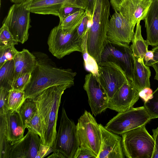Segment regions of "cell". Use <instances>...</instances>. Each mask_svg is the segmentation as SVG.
<instances>
[{"mask_svg": "<svg viewBox=\"0 0 158 158\" xmlns=\"http://www.w3.org/2000/svg\"><path fill=\"white\" fill-rule=\"evenodd\" d=\"M36 58V64L30 81L23 91L25 99L32 98L40 92L55 85L74 84L75 72L70 69L57 67L45 53L39 52L33 53Z\"/></svg>", "mask_w": 158, "mask_h": 158, "instance_id": "obj_1", "label": "cell"}, {"mask_svg": "<svg viewBox=\"0 0 158 158\" xmlns=\"http://www.w3.org/2000/svg\"><path fill=\"white\" fill-rule=\"evenodd\" d=\"M73 85H54L44 89L32 98L35 102L42 127V144L52 147L56 139L58 113L64 91Z\"/></svg>", "mask_w": 158, "mask_h": 158, "instance_id": "obj_2", "label": "cell"}, {"mask_svg": "<svg viewBox=\"0 0 158 158\" xmlns=\"http://www.w3.org/2000/svg\"><path fill=\"white\" fill-rule=\"evenodd\" d=\"M109 0H95L87 41L89 54L100 62L102 53L108 41L107 31L110 21Z\"/></svg>", "mask_w": 158, "mask_h": 158, "instance_id": "obj_3", "label": "cell"}, {"mask_svg": "<svg viewBox=\"0 0 158 158\" xmlns=\"http://www.w3.org/2000/svg\"><path fill=\"white\" fill-rule=\"evenodd\" d=\"M124 155L128 158H152L155 141L146 130L145 125L121 135Z\"/></svg>", "mask_w": 158, "mask_h": 158, "instance_id": "obj_4", "label": "cell"}, {"mask_svg": "<svg viewBox=\"0 0 158 158\" xmlns=\"http://www.w3.org/2000/svg\"><path fill=\"white\" fill-rule=\"evenodd\" d=\"M77 27L64 28L58 25L51 30L47 43L54 56L60 59L75 52H81L83 38L78 35Z\"/></svg>", "mask_w": 158, "mask_h": 158, "instance_id": "obj_5", "label": "cell"}, {"mask_svg": "<svg viewBox=\"0 0 158 158\" xmlns=\"http://www.w3.org/2000/svg\"><path fill=\"white\" fill-rule=\"evenodd\" d=\"M80 147L77 125L70 119L65 109L62 108L60 124L52 148L67 158H75Z\"/></svg>", "mask_w": 158, "mask_h": 158, "instance_id": "obj_6", "label": "cell"}, {"mask_svg": "<svg viewBox=\"0 0 158 158\" xmlns=\"http://www.w3.org/2000/svg\"><path fill=\"white\" fill-rule=\"evenodd\" d=\"M152 119L144 106L132 107L118 113L110 120L105 127L117 135H122L130 130L146 124Z\"/></svg>", "mask_w": 158, "mask_h": 158, "instance_id": "obj_7", "label": "cell"}, {"mask_svg": "<svg viewBox=\"0 0 158 158\" xmlns=\"http://www.w3.org/2000/svg\"><path fill=\"white\" fill-rule=\"evenodd\" d=\"M77 126L80 147L90 150L97 157L101 142L99 124L92 115L85 110L78 119Z\"/></svg>", "mask_w": 158, "mask_h": 158, "instance_id": "obj_8", "label": "cell"}, {"mask_svg": "<svg viewBox=\"0 0 158 158\" xmlns=\"http://www.w3.org/2000/svg\"><path fill=\"white\" fill-rule=\"evenodd\" d=\"M31 12L23 2L14 3L10 8L2 22L8 28L14 39L23 44L28 40V31L31 27Z\"/></svg>", "mask_w": 158, "mask_h": 158, "instance_id": "obj_9", "label": "cell"}, {"mask_svg": "<svg viewBox=\"0 0 158 158\" xmlns=\"http://www.w3.org/2000/svg\"><path fill=\"white\" fill-rule=\"evenodd\" d=\"M110 62L118 64L132 81L134 66L133 54L129 45H120L108 41L105 45L100 62Z\"/></svg>", "mask_w": 158, "mask_h": 158, "instance_id": "obj_10", "label": "cell"}, {"mask_svg": "<svg viewBox=\"0 0 158 158\" xmlns=\"http://www.w3.org/2000/svg\"><path fill=\"white\" fill-rule=\"evenodd\" d=\"M98 67V80L110 98L129 80L121 68L114 63L100 62Z\"/></svg>", "mask_w": 158, "mask_h": 158, "instance_id": "obj_11", "label": "cell"}, {"mask_svg": "<svg viewBox=\"0 0 158 158\" xmlns=\"http://www.w3.org/2000/svg\"><path fill=\"white\" fill-rule=\"evenodd\" d=\"M83 88L88 97L92 114L96 116L107 108L109 98L99 81L97 76L90 72L86 75Z\"/></svg>", "mask_w": 158, "mask_h": 158, "instance_id": "obj_12", "label": "cell"}, {"mask_svg": "<svg viewBox=\"0 0 158 158\" xmlns=\"http://www.w3.org/2000/svg\"><path fill=\"white\" fill-rule=\"evenodd\" d=\"M23 4L31 13L58 16L62 7L73 6L85 10L87 5L86 0H27Z\"/></svg>", "mask_w": 158, "mask_h": 158, "instance_id": "obj_13", "label": "cell"}, {"mask_svg": "<svg viewBox=\"0 0 158 158\" xmlns=\"http://www.w3.org/2000/svg\"><path fill=\"white\" fill-rule=\"evenodd\" d=\"M134 29L118 12L115 11L108 25V41L118 45H129L135 33Z\"/></svg>", "mask_w": 158, "mask_h": 158, "instance_id": "obj_14", "label": "cell"}, {"mask_svg": "<svg viewBox=\"0 0 158 158\" xmlns=\"http://www.w3.org/2000/svg\"><path fill=\"white\" fill-rule=\"evenodd\" d=\"M28 130L23 138L11 143L8 158H38L42 143L40 138Z\"/></svg>", "mask_w": 158, "mask_h": 158, "instance_id": "obj_15", "label": "cell"}, {"mask_svg": "<svg viewBox=\"0 0 158 158\" xmlns=\"http://www.w3.org/2000/svg\"><path fill=\"white\" fill-rule=\"evenodd\" d=\"M139 92L132 81L128 80L109 99L108 108L118 113L129 110L138 100Z\"/></svg>", "mask_w": 158, "mask_h": 158, "instance_id": "obj_16", "label": "cell"}, {"mask_svg": "<svg viewBox=\"0 0 158 158\" xmlns=\"http://www.w3.org/2000/svg\"><path fill=\"white\" fill-rule=\"evenodd\" d=\"M152 0H124L118 12L132 27L144 20Z\"/></svg>", "mask_w": 158, "mask_h": 158, "instance_id": "obj_17", "label": "cell"}, {"mask_svg": "<svg viewBox=\"0 0 158 158\" xmlns=\"http://www.w3.org/2000/svg\"><path fill=\"white\" fill-rule=\"evenodd\" d=\"M101 133V142L97 158H123L122 138L99 124Z\"/></svg>", "mask_w": 158, "mask_h": 158, "instance_id": "obj_18", "label": "cell"}, {"mask_svg": "<svg viewBox=\"0 0 158 158\" xmlns=\"http://www.w3.org/2000/svg\"><path fill=\"white\" fill-rule=\"evenodd\" d=\"M149 45L153 47L158 45V0H152L144 19Z\"/></svg>", "mask_w": 158, "mask_h": 158, "instance_id": "obj_19", "label": "cell"}, {"mask_svg": "<svg viewBox=\"0 0 158 158\" xmlns=\"http://www.w3.org/2000/svg\"><path fill=\"white\" fill-rule=\"evenodd\" d=\"M133 56L134 66L132 82L139 92L144 88H150L151 72L149 67L145 65L143 59Z\"/></svg>", "mask_w": 158, "mask_h": 158, "instance_id": "obj_20", "label": "cell"}, {"mask_svg": "<svg viewBox=\"0 0 158 158\" xmlns=\"http://www.w3.org/2000/svg\"><path fill=\"white\" fill-rule=\"evenodd\" d=\"M5 116L8 141L12 143L23 138L25 128L18 113L8 110Z\"/></svg>", "mask_w": 158, "mask_h": 158, "instance_id": "obj_21", "label": "cell"}, {"mask_svg": "<svg viewBox=\"0 0 158 158\" xmlns=\"http://www.w3.org/2000/svg\"><path fill=\"white\" fill-rule=\"evenodd\" d=\"M13 60L15 71L14 81L22 74L31 73L36 64L35 56L25 48L18 51Z\"/></svg>", "mask_w": 158, "mask_h": 158, "instance_id": "obj_22", "label": "cell"}, {"mask_svg": "<svg viewBox=\"0 0 158 158\" xmlns=\"http://www.w3.org/2000/svg\"><path fill=\"white\" fill-rule=\"evenodd\" d=\"M131 42L130 47L133 56L143 59L145 53L148 51L149 45L142 36L140 22L136 24V30Z\"/></svg>", "mask_w": 158, "mask_h": 158, "instance_id": "obj_23", "label": "cell"}, {"mask_svg": "<svg viewBox=\"0 0 158 158\" xmlns=\"http://www.w3.org/2000/svg\"><path fill=\"white\" fill-rule=\"evenodd\" d=\"M15 72L13 60L7 61L0 67V87L9 90L12 89Z\"/></svg>", "mask_w": 158, "mask_h": 158, "instance_id": "obj_24", "label": "cell"}, {"mask_svg": "<svg viewBox=\"0 0 158 158\" xmlns=\"http://www.w3.org/2000/svg\"><path fill=\"white\" fill-rule=\"evenodd\" d=\"M38 111L35 102L33 99H25L20 106L18 113L26 128L30 120Z\"/></svg>", "mask_w": 158, "mask_h": 158, "instance_id": "obj_25", "label": "cell"}, {"mask_svg": "<svg viewBox=\"0 0 158 158\" xmlns=\"http://www.w3.org/2000/svg\"><path fill=\"white\" fill-rule=\"evenodd\" d=\"M90 24H88L87 27L83 37L81 44L82 54L86 69L97 76L98 74V64L88 53L87 49V41Z\"/></svg>", "mask_w": 158, "mask_h": 158, "instance_id": "obj_26", "label": "cell"}, {"mask_svg": "<svg viewBox=\"0 0 158 158\" xmlns=\"http://www.w3.org/2000/svg\"><path fill=\"white\" fill-rule=\"evenodd\" d=\"M11 146L6 134L5 115H0V158H8Z\"/></svg>", "mask_w": 158, "mask_h": 158, "instance_id": "obj_27", "label": "cell"}, {"mask_svg": "<svg viewBox=\"0 0 158 158\" xmlns=\"http://www.w3.org/2000/svg\"><path fill=\"white\" fill-rule=\"evenodd\" d=\"M25 99L24 91L13 89L9 91L7 106L8 110L18 112L19 110Z\"/></svg>", "mask_w": 158, "mask_h": 158, "instance_id": "obj_28", "label": "cell"}, {"mask_svg": "<svg viewBox=\"0 0 158 158\" xmlns=\"http://www.w3.org/2000/svg\"><path fill=\"white\" fill-rule=\"evenodd\" d=\"M85 10L77 11L65 18L59 25L64 28L77 27L81 22L85 13Z\"/></svg>", "mask_w": 158, "mask_h": 158, "instance_id": "obj_29", "label": "cell"}, {"mask_svg": "<svg viewBox=\"0 0 158 158\" xmlns=\"http://www.w3.org/2000/svg\"><path fill=\"white\" fill-rule=\"evenodd\" d=\"M143 106L152 119L158 118V87L153 92L152 98L144 102Z\"/></svg>", "mask_w": 158, "mask_h": 158, "instance_id": "obj_30", "label": "cell"}, {"mask_svg": "<svg viewBox=\"0 0 158 158\" xmlns=\"http://www.w3.org/2000/svg\"><path fill=\"white\" fill-rule=\"evenodd\" d=\"M18 52L13 44L0 47V67L7 61L13 60Z\"/></svg>", "mask_w": 158, "mask_h": 158, "instance_id": "obj_31", "label": "cell"}, {"mask_svg": "<svg viewBox=\"0 0 158 158\" xmlns=\"http://www.w3.org/2000/svg\"><path fill=\"white\" fill-rule=\"evenodd\" d=\"M10 31L8 27L2 24L0 29V47H4L13 44H18Z\"/></svg>", "mask_w": 158, "mask_h": 158, "instance_id": "obj_32", "label": "cell"}, {"mask_svg": "<svg viewBox=\"0 0 158 158\" xmlns=\"http://www.w3.org/2000/svg\"><path fill=\"white\" fill-rule=\"evenodd\" d=\"M26 128L37 134L40 136L41 141L42 140L43 135L42 124L38 111L30 120Z\"/></svg>", "mask_w": 158, "mask_h": 158, "instance_id": "obj_33", "label": "cell"}, {"mask_svg": "<svg viewBox=\"0 0 158 158\" xmlns=\"http://www.w3.org/2000/svg\"><path fill=\"white\" fill-rule=\"evenodd\" d=\"M31 73H25L18 77L13 82L12 89L23 91L30 81Z\"/></svg>", "mask_w": 158, "mask_h": 158, "instance_id": "obj_34", "label": "cell"}, {"mask_svg": "<svg viewBox=\"0 0 158 158\" xmlns=\"http://www.w3.org/2000/svg\"><path fill=\"white\" fill-rule=\"evenodd\" d=\"M9 91L3 87H0V115H5L8 112L7 102Z\"/></svg>", "mask_w": 158, "mask_h": 158, "instance_id": "obj_35", "label": "cell"}, {"mask_svg": "<svg viewBox=\"0 0 158 158\" xmlns=\"http://www.w3.org/2000/svg\"><path fill=\"white\" fill-rule=\"evenodd\" d=\"M81 8L73 6H65L61 8L58 12V16L60 19L59 23L65 18L73 13L82 10Z\"/></svg>", "mask_w": 158, "mask_h": 158, "instance_id": "obj_36", "label": "cell"}, {"mask_svg": "<svg viewBox=\"0 0 158 158\" xmlns=\"http://www.w3.org/2000/svg\"><path fill=\"white\" fill-rule=\"evenodd\" d=\"M89 17H91L85 10L81 22L77 27L78 34L81 38H83L87 29Z\"/></svg>", "mask_w": 158, "mask_h": 158, "instance_id": "obj_37", "label": "cell"}, {"mask_svg": "<svg viewBox=\"0 0 158 158\" xmlns=\"http://www.w3.org/2000/svg\"><path fill=\"white\" fill-rule=\"evenodd\" d=\"M97 158V156L91 151L80 147L75 158Z\"/></svg>", "mask_w": 158, "mask_h": 158, "instance_id": "obj_38", "label": "cell"}, {"mask_svg": "<svg viewBox=\"0 0 158 158\" xmlns=\"http://www.w3.org/2000/svg\"><path fill=\"white\" fill-rule=\"evenodd\" d=\"M153 91L150 88H143L139 92V97L146 102L152 97Z\"/></svg>", "mask_w": 158, "mask_h": 158, "instance_id": "obj_39", "label": "cell"}, {"mask_svg": "<svg viewBox=\"0 0 158 158\" xmlns=\"http://www.w3.org/2000/svg\"><path fill=\"white\" fill-rule=\"evenodd\" d=\"M155 141L154 151L152 158H158V127L152 130Z\"/></svg>", "mask_w": 158, "mask_h": 158, "instance_id": "obj_40", "label": "cell"}, {"mask_svg": "<svg viewBox=\"0 0 158 158\" xmlns=\"http://www.w3.org/2000/svg\"><path fill=\"white\" fill-rule=\"evenodd\" d=\"M52 152H53L52 147L41 143L38 158H44Z\"/></svg>", "mask_w": 158, "mask_h": 158, "instance_id": "obj_41", "label": "cell"}, {"mask_svg": "<svg viewBox=\"0 0 158 158\" xmlns=\"http://www.w3.org/2000/svg\"><path fill=\"white\" fill-rule=\"evenodd\" d=\"M154 58V51L152 50H148L145 53L143 59L145 64H147L149 62L152 61L153 60Z\"/></svg>", "mask_w": 158, "mask_h": 158, "instance_id": "obj_42", "label": "cell"}, {"mask_svg": "<svg viewBox=\"0 0 158 158\" xmlns=\"http://www.w3.org/2000/svg\"><path fill=\"white\" fill-rule=\"evenodd\" d=\"M95 0H86V8L85 10L91 17L93 11Z\"/></svg>", "mask_w": 158, "mask_h": 158, "instance_id": "obj_43", "label": "cell"}, {"mask_svg": "<svg viewBox=\"0 0 158 158\" xmlns=\"http://www.w3.org/2000/svg\"><path fill=\"white\" fill-rule=\"evenodd\" d=\"M124 0H110V3L115 11L118 12L120 6Z\"/></svg>", "mask_w": 158, "mask_h": 158, "instance_id": "obj_44", "label": "cell"}, {"mask_svg": "<svg viewBox=\"0 0 158 158\" xmlns=\"http://www.w3.org/2000/svg\"><path fill=\"white\" fill-rule=\"evenodd\" d=\"M145 65L148 66H151L153 68L155 72V75L154 78L158 81V61L145 64Z\"/></svg>", "mask_w": 158, "mask_h": 158, "instance_id": "obj_45", "label": "cell"}, {"mask_svg": "<svg viewBox=\"0 0 158 158\" xmlns=\"http://www.w3.org/2000/svg\"><path fill=\"white\" fill-rule=\"evenodd\" d=\"M152 50L154 51V58L153 60L152 61L148 62L147 64L158 61V45L156 46L153 47L152 49Z\"/></svg>", "mask_w": 158, "mask_h": 158, "instance_id": "obj_46", "label": "cell"}, {"mask_svg": "<svg viewBox=\"0 0 158 158\" xmlns=\"http://www.w3.org/2000/svg\"><path fill=\"white\" fill-rule=\"evenodd\" d=\"M47 158H66V157L62 153L60 152L57 151L53 152V153Z\"/></svg>", "mask_w": 158, "mask_h": 158, "instance_id": "obj_47", "label": "cell"}, {"mask_svg": "<svg viewBox=\"0 0 158 158\" xmlns=\"http://www.w3.org/2000/svg\"><path fill=\"white\" fill-rule=\"evenodd\" d=\"M10 1L14 3H19L26 1L27 0H10Z\"/></svg>", "mask_w": 158, "mask_h": 158, "instance_id": "obj_48", "label": "cell"}]
</instances>
